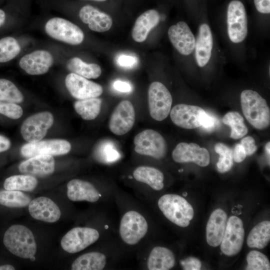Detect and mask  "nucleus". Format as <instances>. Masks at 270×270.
<instances>
[{"instance_id":"obj_7","label":"nucleus","mask_w":270,"mask_h":270,"mask_svg":"<svg viewBox=\"0 0 270 270\" xmlns=\"http://www.w3.org/2000/svg\"><path fill=\"white\" fill-rule=\"evenodd\" d=\"M134 143L135 152L140 154L160 159L166 152L165 140L159 132L153 130H145L137 134Z\"/></svg>"},{"instance_id":"obj_4","label":"nucleus","mask_w":270,"mask_h":270,"mask_svg":"<svg viewBox=\"0 0 270 270\" xmlns=\"http://www.w3.org/2000/svg\"><path fill=\"white\" fill-rule=\"evenodd\" d=\"M44 30L52 38L71 45L80 44L84 38V32L78 26L62 18H50L46 23Z\"/></svg>"},{"instance_id":"obj_2","label":"nucleus","mask_w":270,"mask_h":270,"mask_svg":"<svg viewBox=\"0 0 270 270\" xmlns=\"http://www.w3.org/2000/svg\"><path fill=\"white\" fill-rule=\"evenodd\" d=\"M3 242L10 252L22 258H30L36 252L32 232L21 224H14L8 228L4 232Z\"/></svg>"},{"instance_id":"obj_48","label":"nucleus","mask_w":270,"mask_h":270,"mask_svg":"<svg viewBox=\"0 0 270 270\" xmlns=\"http://www.w3.org/2000/svg\"><path fill=\"white\" fill-rule=\"evenodd\" d=\"M11 145L10 140L6 137L0 135V152L8 150Z\"/></svg>"},{"instance_id":"obj_19","label":"nucleus","mask_w":270,"mask_h":270,"mask_svg":"<svg viewBox=\"0 0 270 270\" xmlns=\"http://www.w3.org/2000/svg\"><path fill=\"white\" fill-rule=\"evenodd\" d=\"M28 211L34 218L50 223L58 221L61 216L57 204L46 196L38 197L31 200L28 204Z\"/></svg>"},{"instance_id":"obj_13","label":"nucleus","mask_w":270,"mask_h":270,"mask_svg":"<svg viewBox=\"0 0 270 270\" xmlns=\"http://www.w3.org/2000/svg\"><path fill=\"white\" fill-rule=\"evenodd\" d=\"M135 111L132 103L128 100L120 102L112 112L108 124L110 130L117 136L128 132L135 122Z\"/></svg>"},{"instance_id":"obj_10","label":"nucleus","mask_w":270,"mask_h":270,"mask_svg":"<svg viewBox=\"0 0 270 270\" xmlns=\"http://www.w3.org/2000/svg\"><path fill=\"white\" fill-rule=\"evenodd\" d=\"M98 232L88 227H76L69 230L62 238L61 246L66 252L74 254L84 250L96 242Z\"/></svg>"},{"instance_id":"obj_22","label":"nucleus","mask_w":270,"mask_h":270,"mask_svg":"<svg viewBox=\"0 0 270 270\" xmlns=\"http://www.w3.org/2000/svg\"><path fill=\"white\" fill-rule=\"evenodd\" d=\"M228 221L227 214L221 208L214 210L206 227V242L212 247L218 246L222 240Z\"/></svg>"},{"instance_id":"obj_38","label":"nucleus","mask_w":270,"mask_h":270,"mask_svg":"<svg viewBox=\"0 0 270 270\" xmlns=\"http://www.w3.org/2000/svg\"><path fill=\"white\" fill-rule=\"evenodd\" d=\"M216 152L220 155L216 164L217 170L220 173L229 171L233 166L232 150L231 148L222 143L215 145Z\"/></svg>"},{"instance_id":"obj_3","label":"nucleus","mask_w":270,"mask_h":270,"mask_svg":"<svg viewBox=\"0 0 270 270\" xmlns=\"http://www.w3.org/2000/svg\"><path fill=\"white\" fill-rule=\"evenodd\" d=\"M158 204L164 215L179 226L187 227L194 218L192 206L184 198L179 195L164 194L159 198Z\"/></svg>"},{"instance_id":"obj_28","label":"nucleus","mask_w":270,"mask_h":270,"mask_svg":"<svg viewBox=\"0 0 270 270\" xmlns=\"http://www.w3.org/2000/svg\"><path fill=\"white\" fill-rule=\"evenodd\" d=\"M106 264V256L101 252H92L84 254L72 262V270H101Z\"/></svg>"},{"instance_id":"obj_18","label":"nucleus","mask_w":270,"mask_h":270,"mask_svg":"<svg viewBox=\"0 0 270 270\" xmlns=\"http://www.w3.org/2000/svg\"><path fill=\"white\" fill-rule=\"evenodd\" d=\"M204 110L198 106L180 104L174 106L170 113L176 125L184 128L193 129L200 126V118Z\"/></svg>"},{"instance_id":"obj_6","label":"nucleus","mask_w":270,"mask_h":270,"mask_svg":"<svg viewBox=\"0 0 270 270\" xmlns=\"http://www.w3.org/2000/svg\"><path fill=\"white\" fill-rule=\"evenodd\" d=\"M148 102L151 117L156 120L162 121L169 114L172 99L164 84L154 82L150 84L148 90Z\"/></svg>"},{"instance_id":"obj_40","label":"nucleus","mask_w":270,"mask_h":270,"mask_svg":"<svg viewBox=\"0 0 270 270\" xmlns=\"http://www.w3.org/2000/svg\"><path fill=\"white\" fill-rule=\"evenodd\" d=\"M22 113V108L16 104L0 101V114L12 119H18Z\"/></svg>"},{"instance_id":"obj_32","label":"nucleus","mask_w":270,"mask_h":270,"mask_svg":"<svg viewBox=\"0 0 270 270\" xmlns=\"http://www.w3.org/2000/svg\"><path fill=\"white\" fill-rule=\"evenodd\" d=\"M37 179L32 176L15 175L6 178L4 187L8 190L32 191L38 185Z\"/></svg>"},{"instance_id":"obj_15","label":"nucleus","mask_w":270,"mask_h":270,"mask_svg":"<svg viewBox=\"0 0 270 270\" xmlns=\"http://www.w3.org/2000/svg\"><path fill=\"white\" fill-rule=\"evenodd\" d=\"M172 158L176 162H193L203 167L208 166L210 162L208 150L194 143H179L172 152Z\"/></svg>"},{"instance_id":"obj_30","label":"nucleus","mask_w":270,"mask_h":270,"mask_svg":"<svg viewBox=\"0 0 270 270\" xmlns=\"http://www.w3.org/2000/svg\"><path fill=\"white\" fill-rule=\"evenodd\" d=\"M66 68L71 72L86 78H97L102 74V69L96 64H86L80 58L74 57L68 60Z\"/></svg>"},{"instance_id":"obj_47","label":"nucleus","mask_w":270,"mask_h":270,"mask_svg":"<svg viewBox=\"0 0 270 270\" xmlns=\"http://www.w3.org/2000/svg\"><path fill=\"white\" fill-rule=\"evenodd\" d=\"M254 4L258 12L262 14H270V0H254Z\"/></svg>"},{"instance_id":"obj_17","label":"nucleus","mask_w":270,"mask_h":270,"mask_svg":"<svg viewBox=\"0 0 270 270\" xmlns=\"http://www.w3.org/2000/svg\"><path fill=\"white\" fill-rule=\"evenodd\" d=\"M168 36L174 47L182 55H189L194 49L195 38L184 22L172 26L168 30Z\"/></svg>"},{"instance_id":"obj_46","label":"nucleus","mask_w":270,"mask_h":270,"mask_svg":"<svg viewBox=\"0 0 270 270\" xmlns=\"http://www.w3.org/2000/svg\"><path fill=\"white\" fill-rule=\"evenodd\" d=\"M114 89L122 92H130L132 90V86L130 83L120 80H116L113 84Z\"/></svg>"},{"instance_id":"obj_44","label":"nucleus","mask_w":270,"mask_h":270,"mask_svg":"<svg viewBox=\"0 0 270 270\" xmlns=\"http://www.w3.org/2000/svg\"><path fill=\"white\" fill-rule=\"evenodd\" d=\"M180 264L186 270H199L202 266L200 261L194 257H188L181 260Z\"/></svg>"},{"instance_id":"obj_11","label":"nucleus","mask_w":270,"mask_h":270,"mask_svg":"<svg viewBox=\"0 0 270 270\" xmlns=\"http://www.w3.org/2000/svg\"><path fill=\"white\" fill-rule=\"evenodd\" d=\"M244 237V230L241 219L234 216H230L220 243L222 252L230 256L237 254L242 250Z\"/></svg>"},{"instance_id":"obj_5","label":"nucleus","mask_w":270,"mask_h":270,"mask_svg":"<svg viewBox=\"0 0 270 270\" xmlns=\"http://www.w3.org/2000/svg\"><path fill=\"white\" fill-rule=\"evenodd\" d=\"M148 230L146 220L136 211H128L121 218L119 232L122 240L127 244H137L146 235Z\"/></svg>"},{"instance_id":"obj_14","label":"nucleus","mask_w":270,"mask_h":270,"mask_svg":"<svg viewBox=\"0 0 270 270\" xmlns=\"http://www.w3.org/2000/svg\"><path fill=\"white\" fill-rule=\"evenodd\" d=\"M65 84L72 96L78 100L97 98L103 92L100 84L72 72L66 77Z\"/></svg>"},{"instance_id":"obj_39","label":"nucleus","mask_w":270,"mask_h":270,"mask_svg":"<svg viewBox=\"0 0 270 270\" xmlns=\"http://www.w3.org/2000/svg\"><path fill=\"white\" fill-rule=\"evenodd\" d=\"M248 266L246 270H269L270 262L267 256L262 253L256 251L250 252L247 256Z\"/></svg>"},{"instance_id":"obj_12","label":"nucleus","mask_w":270,"mask_h":270,"mask_svg":"<svg viewBox=\"0 0 270 270\" xmlns=\"http://www.w3.org/2000/svg\"><path fill=\"white\" fill-rule=\"evenodd\" d=\"M71 150V144L64 140L54 139L28 142L20 148L21 154L25 158L46 154L52 156L68 154Z\"/></svg>"},{"instance_id":"obj_35","label":"nucleus","mask_w":270,"mask_h":270,"mask_svg":"<svg viewBox=\"0 0 270 270\" xmlns=\"http://www.w3.org/2000/svg\"><path fill=\"white\" fill-rule=\"evenodd\" d=\"M21 51V46L14 36L0 38V64L8 62L16 58Z\"/></svg>"},{"instance_id":"obj_24","label":"nucleus","mask_w":270,"mask_h":270,"mask_svg":"<svg viewBox=\"0 0 270 270\" xmlns=\"http://www.w3.org/2000/svg\"><path fill=\"white\" fill-rule=\"evenodd\" d=\"M213 46L212 33L209 26L202 24L199 28L197 38L195 43V56L198 66H205L209 62Z\"/></svg>"},{"instance_id":"obj_27","label":"nucleus","mask_w":270,"mask_h":270,"mask_svg":"<svg viewBox=\"0 0 270 270\" xmlns=\"http://www.w3.org/2000/svg\"><path fill=\"white\" fill-rule=\"evenodd\" d=\"M133 176L138 182L144 183L156 190L164 187V176L158 169L149 166H140L133 172Z\"/></svg>"},{"instance_id":"obj_8","label":"nucleus","mask_w":270,"mask_h":270,"mask_svg":"<svg viewBox=\"0 0 270 270\" xmlns=\"http://www.w3.org/2000/svg\"><path fill=\"white\" fill-rule=\"evenodd\" d=\"M228 32L234 43L242 42L248 34V18L245 8L240 0H233L227 12Z\"/></svg>"},{"instance_id":"obj_51","label":"nucleus","mask_w":270,"mask_h":270,"mask_svg":"<svg viewBox=\"0 0 270 270\" xmlns=\"http://www.w3.org/2000/svg\"><path fill=\"white\" fill-rule=\"evenodd\" d=\"M270 142H268L266 144L265 150H266V155L269 160H270Z\"/></svg>"},{"instance_id":"obj_9","label":"nucleus","mask_w":270,"mask_h":270,"mask_svg":"<svg viewBox=\"0 0 270 270\" xmlns=\"http://www.w3.org/2000/svg\"><path fill=\"white\" fill-rule=\"evenodd\" d=\"M52 114L48 112L35 114L26 118L20 128L23 138L28 142L42 140L54 124Z\"/></svg>"},{"instance_id":"obj_1","label":"nucleus","mask_w":270,"mask_h":270,"mask_svg":"<svg viewBox=\"0 0 270 270\" xmlns=\"http://www.w3.org/2000/svg\"><path fill=\"white\" fill-rule=\"evenodd\" d=\"M242 112L254 128L263 130L270 124V110L266 100L256 92L243 90L240 94Z\"/></svg>"},{"instance_id":"obj_20","label":"nucleus","mask_w":270,"mask_h":270,"mask_svg":"<svg viewBox=\"0 0 270 270\" xmlns=\"http://www.w3.org/2000/svg\"><path fill=\"white\" fill-rule=\"evenodd\" d=\"M55 162L52 156L40 154L22 162L18 170L22 173L32 176H44L54 172Z\"/></svg>"},{"instance_id":"obj_25","label":"nucleus","mask_w":270,"mask_h":270,"mask_svg":"<svg viewBox=\"0 0 270 270\" xmlns=\"http://www.w3.org/2000/svg\"><path fill=\"white\" fill-rule=\"evenodd\" d=\"M160 20V15L155 10H149L141 14L136 20L132 30V36L136 42H142L147 38L152 29Z\"/></svg>"},{"instance_id":"obj_41","label":"nucleus","mask_w":270,"mask_h":270,"mask_svg":"<svg viewBox=\"0 0 270 270\" xmlns=\"http://www.w3.org/2000/svg\"><path fill=\"white\" fill-rule=\"evenodd\" d=\"M200 126L207 131H211L216 128L218 120L214 116L208 114L204 110L200 114Z\"/></svg>"},{"instance_id":"obj_43","label":"nucleus","mask_w":270,"mask_h":270,"mask_svg":"<svg viewBox=\"0 0 270 270\" xmlns=\"http://www.w3.org/2000/svg\"><path fill=\"white\" fill-rule=\"evenodd\" d=\"M243 146L246 156H251L254 154L257 149L254 138L248 136L242 139L240 143Z\"/></svg>"},{"instance_id":"obj_29","label":"nucleus","mask_w":270,"mask_h":270,"mask_svg":"<svg viewBox=\"0 0 270 270\" xmlns=\"http://www.w3.org/2000/svg\"><path fill=\"white\" fill-rule=\"evenodd\" d=\"M270 240V222L262 221L255 226L247 238V244L251 248L262 249Z\"/></svg>"},{"instance_id":"obj_36","label":"nucleus","mask_w":270,"mask_h":270,"mask_svg":"<svg viewBox=\"0 0 270 270\" xmlns=\"http://www.w3.org/2000/svg\"><path fill=\"white\" fill-rule=\"evenodd\" d=\"M222 122L231 128L230 137L233 139H238L246 135L248 130L244 124L242 116L236 112H230L222 118Z\"/></svg>"},{"instance_id":"obj_42","label":"nucleus","mask_w":270,"mask_h":270,"mask_svg":"<svg viewBox=\"0 0 270 270\" xmlns=\"http://www.w3.org/2000/svg\"><path fill=\"white\" fill-rule=\"evenodd\" d=\"M138 62L136 58L129 54H120L116 58L117 64L120 66L126 68H131L134 67L138 64Z\"/></svg>"},{"instance_id":"obj_26","label":"nucleus","mask_w":270,"mask_h":270,"mask_svg":"<svg viewBox=\"0 0 270 270\" xmlns=\"http://www.w3.org/2000/svg\"><path fill=\"white\" fill-rule=\"evenodd\" d=\"M175 262V256L171 250L165 247L156 246L150 253L147 267L150 270H168L174 266Z\"/></svg>"},{"instance_id":"obj_53","label":"nucleus","mask_w":270,"mask_h":270,"mask_svg":"<svg viewBox=\"0 0 270 270\" xmlns=\"http://www.w3.org/2000/svg\"><path fill=\"white\" fill-rule=\"evenodd\" d=\"M183 195H184V196H186L187 193H186V192H185L183 194Z\"/></svg>"},{"instance_id":"obj_23","label":"nucleus","mask_w":270,"mask_h":270,"mask_svg":"<svg viewBox=\"0 0 270 270\" xmlns=\"http://www.w3.org/2000/svg\"><path fill=\"white\" fill-rule=\"evenodd\" d=\"M67 196L72 201H87L90 202H97L100 194L90 182L74 179L67 184Z\"/></svg>"},{"instance_id":"obj_37","label":"nucleus","mask_w":270,"mask_h":270,"mask_svg":"<svg viewBox=\"0 0 270 270\" xmlns=\"http://www.w3.org/2000/svg\"><path fill=\"white\" fill-rule=\"evenodd\" d=\"M23 100L22 93L13 82L0 78V101L18 104Z\"/></svg>"},{"instance_id":"obj_49","label":"nucleus","mask_w":270,"mask_h":270,"mask_svg":"<svg viewBox=\"0 0 270 270\" xmlns=\"http://www.w3.org/2000/svg\"><path fill=\"white\" fill-rule=\"evenodd\" d=\"M8 13L6 10L0 8V30L6 24Z\"/></svg>"},{"instance_id":"obj_16","label":"nucleus","mask_w":270,"mask_h":270,"mask_svg":"<svg viewBox=\"0 0 270 270\" xmlns=\"http://www.w3.org/2000/svg\"><path fill=\"white\" fill-rule=\"evenodd\" d=\"M54 62L52 54L48 50H39L24 56L20 60V67L30 75L46 73Z\"/></svg>"},{"instance_id":"obj_45","label":"nucleus","mask_w":270,"mask_h":270,"mask_svg":"<svg viewBox=\"0 0 270 270\" xmlns=\"http://www.w3.org/2000/svg\"><path fill=\"white\" fill-rule=\"evenodd\" d=\"M246 154L240 144H237L232 152L233 160L238 163L242 162L246 158Z\"/></svg>"},{"instance_id":"obj_50","label":"nucleus","mask_w":270,"mask_h":270,"mask_svg":"<svg viewBox=\"0 0 270 270\" xmlns=\"http://www.w3.org/2000/svg\"><path fill=\"white\" fill-rule=\"evenodd\" d=\"M15 268L12 266L6 264L0 266V270H14Z\"/></svg>"},{"instance_id":"obj_33","label":"nucleus","mask_w":270,"mask_h":270,"mask_svg":"<svg viewBox=\"0 0 270 270\" xmlns=\"http://www.w3.org/2000/svg\"><path fill=\"white\" fill-rule=\"evenodd\" d=\"M94 154L98 160L106 164L114 162L120 157L115 144L110 140L100 142L96 146Z\"/></svg>"},{"instance_id":"obj_31","label":"nucleus","mask_w":270,"mask_h":270,"mask_svg":"<svg viewBox=\"0 0 270 270\" xmlns=\"http://www.w3.org/2000/svg\"><path fill=\"white\" fill-rule=\"evenodd\" d=\"M102 100L100 98H93L78 100L74 103L76 112L84 120H92L99 114Z\"/></svg>"},{"instance_id":"obj_21","label":"nucleus","mask_w":270,"mask_h":270,"mask_svg":"<svg viewBox=\"0 0 270 270\" xmlns=\"http://www.w3.org/2000/svg\"><path fill=\"white\" fill-rule=\"evenodd\" d=\"M78 16L80 20L94 32H102L108 31L112 24V20L110 16L90 5L83 6L79 11Z\"/></svg>"},{"instance_id":"obj_52","label":"nucleus","mask_w":270,"mask_h":270,"mask_svg":"<svg viewBox=\"0 0 270 270\" xmlns=\"http://www.w3.org/2000/svg\"><path fill=\"white\" fill-rule=\"evenodd\" d=\"M93 0V1H96V2H104L106 0Z\"/></svg>"},{"instance_id":"obj_34","label":"nucleus","mask_w":270,"mask_h":270,"mask_svg":"<svg viewBox=\"0 0 270 270\" xmlns=\"http://www.w3.org/2000/svg\"><path fill=\"white\" fill-rule=\"evenodd\" d=\"M30 198L19 190H0V204L11 208H18L28 206Z\"/></svg>"}]
</instances>
